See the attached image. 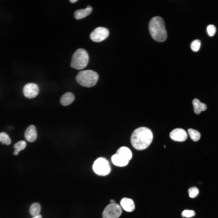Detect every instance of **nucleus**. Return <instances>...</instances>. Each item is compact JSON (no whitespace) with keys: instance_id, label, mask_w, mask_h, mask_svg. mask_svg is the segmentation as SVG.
<instances>
[{"instance_id":"25","label":"nucleus","mask_w":218,"mask_h":218,"mask_svg":"<svg viewBox=\"0 0 218 218\" xmlns=\"http://www.w3.org/2000/svg\"><path fill=\"white\" fill-rule=\"evenodd\" d=\"M32 218H42V216L41 215H38L37 216H36L35 217H34Z\"/></svg>"},{"instance_id":"14","label":"nucleus","mask_w":218,"mask_h":218,"mask_svg":"<svg viewBox=\"0 0 218 218\" xmlns=\"http://www.w3.org/2000/svg\"><path fill=\"white\" fill-rule=\"evenodd\" d=\"M111 161L114 165L119 167H123L127 165L129 161V160L117 154L112 156Z\"/></svg>"},{"instance_id":"27","label":"nucleus","mask_w":218,"mask_h":218,"mask_svg":"<svg viewBox=\"0 0 218 218\" xmlns=\"http://www.w3.org/2000/svg\"><path fill=\"white\" fill-rule=\"evenodd\" d=\"M110 202H111V203H115V201L113 200H110Z\"/></svg>"},{"instance_id":"2","label":"nucleus","mask_w":218,"mask_h":218,"mask_svg":"<svg viewBox=\"0 0 218 218\" xmlns=\"http://www.w3.org/2000/svg\"><path fill=\"white\" fill-rule=\"evenodd\" d=\"M150 34L155 40L162 42L167 38V33L163 19L160 17L155 16L150 20L149 25Z\"/></svg>"},{"instance_id":"20","label":"nucleus","mask_w":218,"mask_h":218,"mask_svg":"<svg viewBox=\"0 0 218 218\" xmlns=\"http://www.w3.org/2000/svg\"><path fill=\"white\" fill-rule=\"evenodd\" d=\"M0 142L2 144L9 145L11 144V141L8 135L5 133L2 132L0 133Z\"/></svg>"},{"instance_id":"23","label":"nucleus","mask_w":218,"mask_h":218,"mask_svg":"<svg viewBox=\"0 0 218 218\" xmlns=\"http://www.w3.org/2000/svg\"><path fill=\"white\" fill-rule=\"evenodd\" d=\"M195 213L193 210H183L181 213L182 217H190L195 216Z\"/></svg>"},{"instance_id":"22","label":"nucleus","mask_w":218,"mask_h":218,"mask_svg":"<svg viewBox=\"0 0 218 218\" xmlns=\"http://www.w3.org/2000/svg\"><path fill=\"white\" fill-rule=\"evenodd\" d=\"M188 192L190 197L192 198H194L196 197L199 193V190L196 187L190 188L189 189Z\"/></svg>"},{"instance_id":"3","label":"nucleus","mask_w":218,"mask_h":218,"mask_svg":"<svg viewBox=\"0 0 218 218\" xmlns=\"http://www.w3.org/2000/svg\"><path fill=\"white\" fill-rule=\"evenodd\" d=\"M99 78L98 74L92 70H86L79 72L76 77L77 82L81 85L86 87L94 86Z\"/></svg>"},{"instance_id":"21","label":"nucleus","mask_w":218,"mask_h":218,"mask_svg":"<svg viewBox=\"0 0 218 218\" xmlns=\"http://www.w3.org/2000/svg\"><path fill=\"white\" fill-rule=\"evenodd\" d=\"M201 45L200 41L198 39L193 41L190 45V47L193 51L197 52L199 50Z\"/></svg>"},{"instance_id":"10","label":"nucleus","mask_w":218,"mask_h":218,"mask_svg":"<svg viewBox=\"0 0 218 218\" xmlns=\"http://www.w3.org/2000/svg\"><path fill=\"white\" fill-rule=\"evenodd\" d=\"M25 136L26 140L30 142H34L36 140L37 133L34 125H31L28 127L25 131Z\"/></svg>"},{"instance_id":"19","label":"nucleus","mask_w":218,"mask_h":218,"mask_svg":"<svg viewBox=\"0 0 218 218\" xmlns=\"http://www.w3.org/2000/svg\"><path fill=\"white\" fill-rule=\"evenodd\" d=\"M188 132L190 138L193 141H197L200 139V134L198 131L190 128L188 130Z\"/></svg>"},{"instance_id":"11","label":"nucleus","mask_w":218,"mask_h":218,"mask_svg":"<svg viewBox=\"0 0 218 218\" xmlns=\"http://www.w3.org/2000/svg\"><path fill=\"white\" fill-rule=\"evenodd\" d=\"M120 205L124 210L128 212L133 211L135 208L133 200L130 198H123L120 202Z\"/></svg>"},{"instance_id":"9","label":"nucleus","mask_w":218,"mask_h":218,"mask_svg":"<svg viewBox=\"0 0 218 218\" xmlns=\"http://www.w3.org/2000/svg\"><path fill=\"white\" fill-rule=\"evenodd\" d=\"M170 136L173 140L179 142L184 141L187 137L186 131L180 128H176L172 130L170 132Z\"/></svg>"},{"instance_id":"18","label":"nucleus","mask_w":218,"mask_h":218,"mask_svg":"<svg viewBox=\"0 0 218 218\" xmlns=\"http://www.w3.org/2000/svg\"><path fill=\"white\" fill-rule=\"evenodd\" d=\"M26 146V142L24 140L19 141L14 146V148L15 149L13 153L14 155H17L19 151L24 150Z\"/></svg>"},{"instance_id":"8","label":"nucleus","mask_w":218,"mask_h":218,"mask_svg":"<svg viewBox=\"0 0 218 218\" xmlns=\"http://www.w3.org/2000/svg\"><path fill=\"white\" fill-rule=\"evenodd\" d=\"M39 91L38 86L33 83H28L25 84L23 89V92L25 96L29 99L36 97Z\"/></svg>"},{"instance_id":"13","label":"nucleus","mask_w":218,"mask_h":218,"mask_svg":"<svg viewBox=\"0 0 218 218\" xmlns=\"http://www.w3.org/2000/svg\"><path fill=\"white\" fill-rule=\"evenodd\" d=\"M74 99L75 97L73 93L71 92H67L61 96L60 99V103L63 106H67L71 104Z\"/></svg>"},{"instance_id":"26","label":"nucleus","mask_w":218,"mask_h":218,"mask_svg":"<svg viewBox=\"0 0 218 218\" xmlns=\"http://www.w3.org/2000/svg\"><path fill=\"white\" fill-rule=\"evenodd\" d=\"M78 0H70L69 1L72 3H74L77 1Z\"/></svg>"},{"instance_id":"1","label":"nucleus","mask_w":218,"mask_h":218,"mask_svg":"<svg viewBox=\"0 0 218 218\" xmlns=\"http://www.w3.org/2000/svg\"><path fill=\"white\" fill-rule=\"evenodd\" d=\"M153 139V134L149 128L141 127L136 129L131 137V144L136 150L145 149L150 144Z\"/></svg>"},{"instance_id":"6","label":"nucleus","mask_w":218,"mask_h":218,"mask_svg":"<svg viewBox=\"0 0 218 218\" xmlns=\"http://www.w3.org/2000/svg\"><path fill=\"white\" fill-rule=\"evenodd\" d=\"M122 213L121 206L116 203H111L107 206L102 213L103 218H118Z\"/></svg>"},{"instance_id":"7","label":"nucleus","mask_w":218,"mask_h":218,"mask_svg":"<svg viewBox=\"0 0 218 218\" xmlns=\"http://www.w3.org/2000/svg\"><path fill=\"white\" fill-rule=\"evenodd\" d=\"M109 35L108 30L105 28L98 27L91 33L90 38L94 42H99L106 39Z\"/></svg>"},{"instance_id":"12","label":"nucleus","mask_w":218,"mask_h":218,"mask_svg":"<svg viewBox=\"0 0 218 218\" xmlns=\"http://www.w3.org/2000/svg\"><path fill=\"white\" fill-rule=\"evenodd\" d=\"M92 9L90 6L88 5L86 8L77 10L74 12V17L77 19L83 18L91 12Z\"/></svg>"},{"instance_id":"4","label":"nucleus","mask_w":218,"mask_h":218,"mask_svg":"<svg viewBox=\"0 0 218 218\" xmlns=\"http://www.w3.org/2000/svg\"><path fill=\"white\" fill-rule=\"evenodd\" d=\"M89 59L87 52L83 48H79L73 55L71 66L76 69H82L88 64Z\"/></svg>"},{"instance_id":"5","label":"nucleus","mask_w":218,"mask_h":218,"mask_svg":"<svg viewBox=\"0 0 218 218\" xmlns=\"http://www.w3.org/2000/svg\"><path fill=\"white\" fill-rule=\"evenodd\" d=\"M93 169L96 174L103 176L108 174L111 170L108 161L103 157L99 158L94 161Z\"/></svg>"},{"instance_id":"17","label":"nucleus","mask_w":218,"mask_h":218,"mask_svg":"<svg viewBox=\"0 0 218 218\" xmlns=\"http://www.w3.org/2000/svg\"><path fill=\"white\" fill-rule=\"evenodd\" d=\"M41 211V206L39 203H37L32 204L29 209L30 213L33 217L39 215Z\"/></svg>"},{"instance_id":"15","label":"nucleus","mask_w":218,"mask_h":218,"mask_svg":"<svg viewBox=\"0 0 218 218\" xmlns=\"http://www.w3.org/2000/svg\"><path fill=\"white\" fill-rule=\"evenodd\" d=\"M194 111L196 114H199L201 111L206 110L207 108L206 105L200 102V100L197 98L193 99L192 101Z\"/></svg>"},{"instance_id":"16","label":"nucleus","mask_w":218,"mask_h":218,"mask_svg":"<svg viewBox=\"0 0 218 218\" xmlns=\"http://www.w3.org/2000/svg\"><path fill=\"white\" fill-rule=\"evenodd\" d=\"M116 154L128 160H130L132 157V153L131 150L126 147H120L117 150Z\"/></svg>"},{"instance_id":"24","label":"nucleus","mask_w":218,"mask_h":218,"mask_svg":"<svg viewBox=\"0 0 218 218\" xmlns=\"http://www.w3.org/2000/svg\"><path fill=\"white\" fill-rule=\"evenodd\" d=\"M207 30L208 35L210 36H213L216 31L215 26L213 25H209L207 27Z\"/></svg>"}]
</instances>
